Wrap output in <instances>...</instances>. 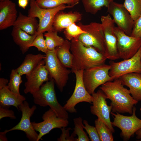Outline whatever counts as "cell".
<instances>
[{"instance_id":"603a6c76","label":"cell","mask_w":141,"mask_h":141,"mask_svg":"<svg viewBox=\"0 0 141 141\" xmlns=\"http://www.w3.org/2000/svg\"><path fill=\"white\" fill-rule=\"evenodd\" d=\"M39 22L36 18L26 16L19 12L13 26L19 28L31 35L37 34Z\"/></svg>"},{"instance_id":"f546056e","label":"cell","mask_w":141,"mask_h":141,"mask_svg":"<svg viewBox=\"0 0 141 141\" xmlns=\"http://www.w3.org/2000/svg\"><path fill=\"white\" fill-rule=\"evenodd\" d=\"M74 127V131L72 134L73 136H78L76 141H89L90 139L84 131V125L82 119L80 117L73 119Z\"/></svg>"},{"instance_id":"5b68a950","label":"cell","mask_w":141,"mask_h":141,"mask_svg":"<svg viewBox=\"0 0 141 141\" xmlns=\"http://www.w3.org/2000/svg\"><path fill=\"white\" fill-rule=\"evenodd\" d=\"M77 25L86 32L80 34L78 39L85 46H92L105 55L106 44L101 23L92 22L84 25L79 22Z\"/></svg>"},{"instance_id":"f35d334b","label":"cell","mask_w":141,"mask_h":141,"mask_svg":"<svg viewBox=\"0 0 141 141\" xmlns=\"http://www.w3.org/2000/svg\"><path fill=\"white\" fill-rule=\"evenodd\" d=\"M28 0H18V3L19 6L25 9L28 5Z\"/></svg>"},{"instance_id":"d4e9b609","label":"cell","mask_w":141,"mask_h":141,"mask_svg":"<svg viewBox=\"0 0 141 141\" xmlns=\"http://www.w3.org/2000/svg\"><path fill=\"white\" fill-rule=\"evenodd\" d=\"M70 42L66 39L63 44L56 49V55L59 60L65 67L71 68L73 56L70 51Z\"/></svg>"},{"instance_id":"8992f818","label":"cell","mask_w":141,"mask_h":141,"mask_svg":"<svg viewBox=\"0 0 141 141\" xmlns=\"http://www.w3.org/2000/svg\"><path fill=\"white\" fill-rule=\"evenodd\" d=\"M57 50H48L44 59L50 77L54 80L58 88L63 91L69 79L71 70L68 69L61 62L56 55Z\"/></svg>"},{"instance_id":"7402d4cb","label":"cell","mask_w":141,"mask_h":141,"mask_svg":"<svg viewBox=\"0 0 141 141\" xmlns=\"http://www.w3.org/2000/svg\"><path fill=\"white\" fill-rule=\"evenodd\" d=\"M11 35L14 42L20 48L23 54L28 50L37 35H30L21 29L13 26Z\"/></svg>"},{"instance_id":"3957f363","label":"cell","mask_w":141,"mask_h":141,"mask_svg":"<svg viewBox=\"0 0 141 141\" xmlns=\"http://www.w3.org/2000/svg\"><path fill=\"white\" fill-rule=\"evenodd\" d=\"M55 83L54 80L51 78L43 84L38 91L32 94L34 102L40 107L49 106L58 117L68 119V112L57 100L55 90Z\"/></svg>"},{"instance_id":"4fadbf2b","label":"cell","mask_w":141,"mask_h":141,"mask_svg":"<svg viewBox=\"0 0 141 141\" xmlns=\"http://www.w3.org/2000/svg\"><path fill=\"white\" fill-rule=\"evenodd\" d=\"M107 8L108 12L113 17L117 27L127 35L130 36L135 22L124 4L114 1Z\"/></svg>"},{"instance_id":"484cf974","label":"cell","mask_w":141,"mask_h":141,"mask_svg":"<svg viewBox=\"0 0 141 141\" xmlns=\"http://www.w3.org/2000/svg\"><path fill=\"white\" fill-rule=\"evenodd\" d=\"M86 12L95 15L104 7H107L114 0H81Z\"/></svg>"},{"instance_id":"bcb514c9","label":"cell","mask_w":141,"mask_h":141,"mask_svg":"<svg viewBox=\"0 0 141 141\" xmlns=\"http://www.w3.org/2000/svg\"></svg>"},{"instance_id":"83f0119b","label":"cell","mask_w":141,"mask_h":141,"mask_svg":"<svg viewBox=\"0 0 141 141\" xmlns=\"http://www.w3.org/2000/svg\"><path fill=\"white\" fill-rule=\"evenodd\" d=\"M95 127L101 141H113V133L104 122L98 118L95 121Z\"/></svg>"},{"instance_id":"ffe728a7","label":"cell","mask_w":141,"mask_h":141,"mask_svg":"<svg viewBox=\"0 0 141 141\" xmlns=\"http://www.w3.org/2000/svg\"><path fill=\"white\" fill-rule=\"evenodd\" d=\"M120 78L124 85L128 87L133 98L141 101V74L131 73L124 75Z\"/></svg>"},{"instance_id":"7a4b0ae2","label":"cell","mask_w":141,"mask_h":141,"mask_svg":"<svg viewBox=\"0 0 141 141\" xmlns=\"http://www.w3.org/2000/svg\"><path fill=\"white\" fill-rule=\"evenodd\" d=\"M70 42V51L73 56L71 69L73 73L105 64L107 59L105 56L93 47L85 46L78 38Z\"/></svg>"},{"instance_id":"9a60e30c","label":"cell","mask_w":141,"mask_h":141,"mask_svg":"<svg viewBox=\"0 0 141 141\" xmlns=\"http://www.w3.org/2000/svg\"><path fill=\"white\" fill-rule=\"evenodd\" d=\"M42 118L43 120L42 122H32L34 130L39 132L37 141H39L42 137L48 133L52 130L66 127L69 124L68 119L58 117L50 108L43 114Z\"/></svg>"},{"instance_id":"9c48e42d","label":"cell","mask_w":141,"mask_h":141,"mask_svg":"<svg viewBox=\"0 0 141 141\" xmlns=\"http://www.w3.org/2000/svg\"><path fill=\"white\" fill-rule=\"evenodd\" d=\"M114 31L120 58L125 60L133 56L141 47V39L127 35L117 27Z\"/></svg>"},{"instance_id":"ab89813d","label":"cell","mask_w":141,"mask_h":141,"mask_svg":"<svg viewBox=\"0 0 141 141\" xmlns=\"http://www.w3.org/2000/svg\"><path fill=\"white\" fill-rule=\"evenodd\" d=\"M8 80L4 78H1L0 79V89H1L7 85L8 83Z\"/></svg>"},{"instance_id":"30bf717a","label":"cell","mask_w":141,"mask_h":141,"mask_svg":"<svg viewBox=\"0 0 141 141\" xmlns=\"http://www.w3.org/2000/svg\"><path fill=\"white\" fill-rule=\"evenodd\" d=\"M83 71L81 70L73 72L76 77L75 89L72 95L63 106L66 110L70 113L77 112L75 107L78 103L83 102L91 103L93 101L92 95L87 91L84 84L83 79Z\"/></svg>"},{"instance_id":"ee69618b","label":"cell","mask_w":141,"mask_h":141,"mask_svg":"<svg viewBox=\"0 0 141 141\" xmlns=\"http://www.w3.org/2000/svg\"><path fill=\"white\" fill-rule=\"evenodd\" d=\"M5 0H0V2L3 1Z\"/></svg>"},{"instance_id":"4dcf8cb0","label":"cell","mask_w":141,"mask_h":141,"mask_svg":"<svg viewBox=\"0 0 141 141\" xmlns=\"http://www.w3.org/2000/svg\"><path fill=\"white\" fill-rule=\"evenodd\" d=\"M21 76L16 69L11 70L7 86L11 91L16 94H20L19 87L22 82Z\"/></svg>"},{"instance_id":"cb8c5ba5","label":"cell","mask_w":141,"mask_h":141,"mask_svg":"<svg viewBox=\"0 0 141 141\" xmlns=\"http://www.w3.org/2000/svg\"><path fill=\"white\" fill-rule=\"evenodd\" d=\"M45 55L38 54L36 55H27L22 63L16 69L21 76L27 75L30 73L44 60Z\"/></svg>"},{"instance_id":"5bb4252c","label":"cell","mask_w":141,"mask_h":141,"mask_svg":"<svg viewBox=\"0 0 141 141\" xmlns=\"http://www.w3.org/2000/svg\"><path fill=\"white\" fill-rule=\"evenodd\" d=\"M19 110L22 113L21 120L19 123L11 129L6 130L7 133L11 131L19 130L24 132L29 140L37 141L38 134L34 129L30 121L37 107L33 105L30 108L28 103L25 101L19 107Z\"/></svg>"},{"instance_id":"60d3db41","label":"cell","mask_w":141,"mask_h":141,"mask_svg":"<svg viewBox=\"0 0 141 141\" xmlns=\"http://www.w3.org/2000/svg\"><path fill=\"white\" fill-rule=\"evenodd\" d=\"M7 133L6 130L3 132H0V141H7L8 139L6 137V134Z\"/></svg>"},{"instance_id":"44dd1931","label":"cell","mask_w":141,"mask_h":141,"mask_svg":"<svg viewBox=\"0 0 141 141\" xmlns=\"http://www.w3.org/2000/svg\"><path fill=\"white\" fill-rule=\"evenodd\" d=\"M26 99L24 96L12 92L7 86L0 89V106L9 108L13 106L19 110V106Z\"/></svg>"},{"instance_id":"6da1fadb","label":"cell","mask_w":141,"mask_h":141,"mask_svg":"<svg viewBox=\"0 0 141 141\" xmlns=\"http://www.w3.org/2000/svg\"><path fill=\"white\" fill-rule=\"evenodd\" d=\"M124 86L119 78L106 82L101 85L100 89L105 94L107 99L111 100L110 105L113 112L132 114L134 106L138 101L133 98L129 90Z\"/></svg>"},{"instance_id":"d6a6232c","label":"cell","mask_w":141,"mask_h":141,"mask_svg":"<svg viewBox=\"0 0 141 141\" xmlns=\"http://www.w3.org/2000/svg\"><path fill=\"white\" fill-rule=\"evenodd\" d=\"M63 31V33L66 39L69 41L78 38L80 34L86 32L75 23L70 25Z\"/></svg>"},{"instance_id":"8fae6325","label":"cell","mask_w":141,"mask_h":141,"mask_svg":"<svg viewBox=\"0 0 141 141\" xmlns=\"http://www.w3.org/2000/svg\"><path fill=\"white\" fill-rule=\"evenodd\" d=\"M136 108L134 107L131 116H124L118 112H111L114 120L111 122L113 126L116 127L121 130V135L125 140H128L138 130L141 128V119L136 115Z\"/></svg>"},{"instance_id":"74e56055","label":"cell","mask_w":141,"mask_h":141,"mask_svg":"<svg viewBox=\"0 0 141 141\" xmlns=\"http://www.w3.org/2000/svg\"><path fill=\"white\" fill-rule=\"evenodd\" d=\"M9 108L0 106V120L5 117H9L13 119L16 118L14 111Z\"/></svg>"},{"instance_id":"d6986e66","label":"cell","mask_w":141,"mask_h":141,"mask_svg":"<svg viewBox=\"0 0 141 141\" xmlns=\"http://www.w3.org/2000/svg\"><path fill=\"white\" fill-rule=\"evenodd\" d=\"M60 11L55 16L53 22V30L61 31L72 24L79 22L82 15L77 11L65 13Z\"/></svg>"},{"instance_id":"1f68e13d","label":"cell","mask_w":141,"mask_h":141,"mask_svg":"<svg viewBox=\"0 0 141 141\" xmlns=\"http://www.w3.org/2000/svg\"><path fill=\"white\" fill-rule=\"evenodd\" d=\"M36 1L40 7L45 9L55 8L62 4L75 3L74 0H36Z\"/></svg>"},{"instance_id":"4316f807","label":"cell","mask_w":141,"mask_h":141,"mask_svg":"<svg viewBox=\"0 0 141 141\" xmlns=\"http://www.w3.org/2000/svg\"><path fill=\"white\" fill-rule=\"evenodd\" d=\"M57 32L54 31L47 32L44 36L47 48L48 50H52L56 48L61 46L64 40L58 36Z\"/></svg>"},{"instance_id":"8d00e7d4","label":"cell","mask_w":141,"mask_h":141,"mask_svg":"<svg viewBox=\"0 0 141 141\" xmlns=\"http://www.w3.org/2000/svg\"><path fill=\"white\" fill-rule=\"evenodd\" d=\"M130 36L141 39V16L135 22Z\"/></svg>"},{"instance_id":"f6af8a7d","label":"cell","mask_w":141,"mask_h":141,"mask_svg":"<svg viewBox=\"0 0 141 141\" xmlns=\"http://www.w3.org/2000/svg\"><path fill=\"white\" fill-rule=\"evenodd\" d=\"M140 111H141V107L140 109Z\"/></svg>"},{"instance_id":"ba28073f","label":"cell","mask_w":141,"mask_h":141,"mask_svg":"<svg viewBox=\"0 0 141 141\" xmlns=\"http://www.w3.org/2000/svg\"><path fill=\"white\" fill-rule=\"evenodd\" d=\"M109 75L113 80L131 73L141 74V47L131 57L119 62H110Z\"/></svg>"},{"instance_id":"f1b7e54d","label":"cell","mask_w":141,"mask_h":141,"mask_svg":"<svg viewBox=\"0 0 141 141\" xmlns=\"http://www.w3.org/2000/svg\"><path fill=\"white\" fill-rule=\"evenodd\" d=\"M123 4L135 22L141 16V0H124Z\"/></svg>"},{"instance_id":"52a82bcc","label":"cell","mask_w":141,"mask_h":141,"mask_svg":"<svg viewBox=\"0 0 141 141\" xmlns=\"http://www.w3.org/2000/svg\"><path fill=\"white\" fill-rule=\"evenodd\" d=\"M110 65L105 64L84 70L83 79L86 90L91 95L96 89L106 82L113 80L109 75Z\"/></svg>"},{"instance_id":"e0dca14e","label":"cell","mask_w":141,"mask_h":141,"mask_svg":"<svg viewBox=\"0 0 141 141\" xmlns=\"http://www.w3.org/2000/svg\"><path fill=\"white\" fill-rule=\"evenodd\" d=\"M27 81L25 83L24 92L31 94L38 91L43 83L51 78L45 65L44 60L29 74L26 75Z\"/></svg>"},{"instance_id":"2e32d148","label":"cell","mask_w":141,"mask_h":141,"mask_svg":"<svg viewBox=\"0 0 141 141\" xmlns=\"http://www.w3.org/2000/svg\"><path fill=\"white\" fill-rule=\"evenodd\" d=\"M92 95L93 99L92 105L91 106L90 111L93 114L102 120L112 133L115 132L110 118L111 107L107 104V98L104 93L101 89Z\"/></svg>"},{"instance_id":"7bdbcfd3","label":"cell","mask_w":141,"mask_h":141,"mask_svg":"<svg viewBox=\"0 0 141 141\" xmlns=\"http://www.w3.org/2000/svg\"><path fill=\"white\" fill-rule=\"evenodd\" d=\"M80 0H74L75 3H79Z\"/></svg>"},{"instance_id":"ac0fdd59","label":"cell","mask_w":141,"mask_h":141,"mask_svg":"<svg viewBox=\"0 0 141 141\" xmlns=\"http://www.w3.org/2000/svg\"><path fill=\"white\" fill-rule=\"evenodd\" d=\"M15 3L10 0L0 2V30L13 26L17 18Z\"/></svg>"},{"instance_id":"b9f144b4","label":"cell","mask_w":141,"mask_h":141,"mask_svg":"<svg viewBox=\"0 0 141 141\" xmlns=\"http://www.w3.org/2000/svg\"><path fill=\"white\" fill-rule=\"evenodd\" d=\"M135 133L137 138L138 139H141V128L137 131Z\"/></svg>"},{"instance_id":"e575fe53","label":"cell","mask_w":141,"mask_h":141,"mask_svg":"<svg viewBox=\"0 0 141 141\" xmlns=\"http://www.w3.org/2000/svg\"><path fill=\"white\" fill-rule=\"evenodd\" d=\"M84 128L88 134L90 139L91 141H101V139L95 127L90 125L88 121L84 120L83 121Z\"/></svg>"},{"instance_id":"7c38bea8","label":"cell","mask_w":141,"mask_h":141,"mask_svg":"<svg viewBox=\"0 0 141 141\" xmlns=\"http://www.w3.org/2000/svg\"><path fill=\"white\" fill-rule=\"evenodd\" d=\"M106 44L105 56L111 61L120 58L117 46V39L114 32L115 23L110 14L102 15L101 18Z\"/></svg>"},{"instance_id":"277c9868","label":"cell","mask_w":141,"mask_h":141,"mask_svg":"<svg viewBox=\"0 0 141 141\" xmlns=\"http://www.w3.org/2000/svg\"><path fill=\"white\" fill-rule=\"evenodd\" d=\"M30 8L28 11V15L38 19V35L53 31V22L56 14L65 9L72 8L79 3L68 5L62 4L55 8L48 9L40 7L37 4L36 0H30Z\"/></svg>"},{"instance_id":"d590c367","label":"cell","mask_w":141,"mask_h":141,"mask_svg":"<svg viewBox=\"0 0 141 141\" xmlns=\"http://www.w3.org/2000/svg\"><path fill=\"white\" fill-rule=\"evenodd\" d=\"M62 133L59 138L57 139L58 141H76L77 138H75L72 135L70 136L69 131L71 130L70 128L66 129L65 127L61 128Z\"/></svg>"},{"instance_id":"836d02e7","label":"cell","mask_w":141,"mask_h":141,"mask_svg":"<svg viewBox=\"0 0 141 141\" xmlns=\"http://www.w3.org/2000/svg\"><path fill=\"white\" fill-rule=\"evenodd\" d=\"M43 33L37 35L30 46V47L34 46L36 48L38 51L46 54L48 51L45 43V39L44 37Z\"/></svg>"}]
</instances>
